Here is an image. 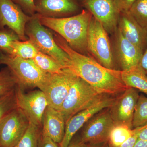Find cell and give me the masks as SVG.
Instances as JSON below:
<instances>
[{"label":"cell","mask_w":147,"mask_h":147,"mask_svg":"<svg viewBox=\"0 0 147 147\" xmlns=\"http://www.w3.org/2000/svg\"><path fill=\"white\" fill-rule=\"evenodd\" d=\"M58 45L67 53V68L102 94L117 96L127 87L121 78V71L107 68L97 61L72 49L60 36L54 34Z\"/></svg>","instance_id":"cell-1"},{"label":"cell","mask_w":147,"mask_h":147,"mask_svg":"<svg viewBox=\"0 0 147 147\" xmlns=\"http://www.w3.org/2000/svg\"><path fill=\"white\" fill-rule=\"evenodd\" d=\"M37 14L43 26L57 33L74 50L83 55L88 52L87 36L92 17L89 11L82 9L76 15L61 18H49Z\"/></svg>","instance_id":"cell-2"},{"label":"cell","mask_w":147,"mask_h":147,"mask_svg":"<svg viewBox=\"0 0 147 147\" xmlns=\"http://www.w3.org/2000/svg\"><path fill=\"white\" fill-rule=\"evenodd\" d=\"M25 33L40 52L50 56L67 68L69 61L68 55L57 44L52 32L40 23L37 13L27 23Z\"/></svg>","instance_id":"cell-3"},{"label":"cell","mask_w":147,"mask_h":147,"mask_svg":"<svg viewBox=\"0 0 147 147\" xmlns=\"http://www.w3.org/2000/svg\"><path fill=\"white\" fill-rule=\"evenodd\" d=\"M5 65L24 88H38L40 90L47 81L49 74L42 71L32 59H23L0 52V65Z\"/></svg>","instance_id":"cell-4"},{"label":"cell","mask_w":147,"mask_h":147,"mask_svg":"<svg viewBox=\"0 0 147 147\" xmlns=\"http://www.w3.org/2000/svg\"><path fill=\"white\" fill-rule=\"evenodd\" d=\"M105 95L98 92L90 84L76 75L60 110L65 123L76 113L88 108Z\"/></svg>","instance_id":"cell-5"},{"label":"cell","mask_w":147,"mask_h":147,"mask_svg":"<svg viewBox=\"0 0 147 147\" xmlns=\"http://www.w3.org/2000/svg\"><path fill=\"white\" fill-rule=\"evenodd\" d=\"M108 32L92 16L87 36V50L96 61L107 68L115 69V57Z\"/></svg>","instance_id":"cell-6"},{"label":"cell","mask_w":147,"mask_h":147,"mask_svg":"<svg viewBox=\"0 0 147 147\" xmlns=\"http://www.w3.org/2000/svg\"><path fill=\"white\" fill-rule=\"evenodd\" d=\"M26 114L16 107L0 121V147H13L24 136L28 127Z\"/></svg>","instance_id":"cell-7"},{"label":"cell","mask_w":147,"mask_h":147,"mask_svg":"<svg viewBox=\"0 0 147 147\" xmlns=\"http://www.w3.org/2000/svg\"><path fill=\"white\" fill-rule=\"evenodd\" d=\"M86 124L79 142L98 146L108 143L110 131L115 126L109 108L96 114Z\"/></svg>","instance_id":"cell-8"},{"label":"cell","mask_w":147,"mask_h":147,"mask_svg":"<svg viewBox=\"0 0 147 147\" xmlns=\"http://www.w3.org/2000/svg\"><path fill=\"white\" fill-rule=\"evenodd\" d=\"M75 76L67 68L61 73L48 74L47 81L40 90L45 94L49 106L60 110Z\"/></svg>","instance_id":"cell-9"},{"label":"cell","mask_w":147,"mask_h":147,"mask_svg":"<svg viewBox=\"0 0 147 147\" xmlns=\"http://www.w3.org/2000/svg\"><path fill=\"white\" fill-rule=\"evenodd\" d=\"M15 92L18 108L26 114L29 121L41 127L44 113L49 105L44 93L39 90L24 93L19 85Z\"/></svg>","instance_id":"cell-10"},{"label":"cell","mask_w":147,"mask_h":147,"mask_svg":"<svg viewBox=\"0 0 147 147\" xmlns=\"http://www.w3.org/2000/svg\"><path fill=\"white\" fill-rule=\"evenodd\" d=\"M80 4L100 22L108 33H115L121 13L115 0H82Z\"/></svg>","instance_id":"cell-11"},{"label":"cell","mask_w":147,"mask_h":147,"mask_svg":"<svg viewBox=\"0 0 147 147\" xmlns=\"http://www.w3.org/2000/svg\"><path fill=\"white\" fill-rule=\"evenodd\" d=\"M116 96L105 95L100 100L88 108L80 111L69 119L65 123V133L60 147H68L74 136L96 114L103 109L109 108Z\"/></svg>","instance_id":"cell-12"},{"label":"cell","mask_w":147,"mask_h":147,"mask_svg":"<svg viewBox=\"0 0 147 147\" xmlns=\"http://www.w3.org/2000/svg\"><path fill=\"white\" fill-rule=\"evenodd\" d=\"M139 95L138 90L127 87L124 92L116 96L109 108L115 125H125L133 128V116Z\"/></svg>","instance_id":"cell-13"},{"label":"cell","mask_w":147,"mask_h":147,"mask_svg":"<svg viewBox=\"0 0 147 147\" xmlns=\"http://www.w3.org/2000/svg\"><path fill=\"white\" fill-rule=\"evenodd\" d=\"M32 17L26 14L12 0H0V28L7 27L12 30L20 40H28L25 29Z\"/></svg>","instance_id":"cell-14"},{"label":"cell","mask_w":147,"mask_h":147,"mask_svg":"<svg viewBox=\"0 0 147 147\" xmlns=\"http://www.w3.org/2000/svg\"><path fill=\"white\" fill-rule=\"evenodd\" d=\"M34 4L36 13L49 18L69 17L82 11L77 0H34Z\"/></svg>","instance_id":"cell-15"},{"label":"cell","mask_w":147,"mask_h":147,"mask_svg":"<svg viewBox=\"0 0 147 147\" xmlns=\"http://www.w3.org/2000/svg\"><path fill=\"white\" fill-rule=\"evenodd\" d=\"M114 34L113 53L121 71L128 70L139 65L144 52L124 37L118 28Z\"/></svg>","instance_id":"cell-16"},{"label":"cell","mask_w":147,"mask_h":147,"mask_svg":"<svg viewBox=\"0 0 147 147\" xmlns=\"http://www.w3.org/2000/svg\"><path fill=\"white\" fill-rule=\"evenodd\" d=\"M117 28L124 37L144 52L147 46V33L129 11L121 12Z\"/></svg>","instance_id":"cell-17"},{"label":"cell","mask_w":147,"mask_h":147,"mask_svg":"<svg viewBox=\"0 0 147 147\" xmlns=\"http://www.w3.org/2000/svg\"><path fill=\"white\" fill-rule=\"evenodd\" d=\"M41 134L60 144L65 133V121L59 110L48 105L45 110L42 120Z\"/></svg>","instance_id":"cell-18"},{"label":"cell","mask_w":147,"mask_h":147,"mask_svg":"<svg viewBox=\"0 0 147 147\" xmlns=\"http://www.w3.org/2000/svg\"><path fill=\"white\" fill-rule=\"evenodd\" d=\"M121 78L127 87L134 88L147 95V75L139 65L121 71Z\"/></svg>","instance_id":"cell-19"},{"label":"cell","mask_w":147,"mask_h":147,"mask_svg":"<svg viewBox=\"0 0 147 147\" xmlns=\"http://www.w3.org/2000/svg\"><path fill=\"white\" fill-rule=\"evenodd\" d=\"M135 129L125 125H115L110 131L108 142L109 147H117L135 133Z\"/></svg>","instance_id":"cell-20"},{"label":"cell","mask_w":147,"mask_h":147,"mask_svg":"<svg viewBox=\"0 0 147 147\" xmlns=\"http://www.w3.org/2000/svg\"><path fill=\"white\" fill-rule=\"evenodd\" d=\"M11 53L10 55L27 59H34L39 52L29 39L25 41L19 40H14L11 42Z\"/></svg>","instance_id":"cell-21"},{"label":"cell","mask_w":147,"mask_h":147,"mask_svg":"<svg viewBox=\"0 0 147 147\" xmlns=\"http://www.w3.org/2000/svg\"><path fill=\"white\" fill-rule=\"evenodd\" d=\"M32 60L35 64L45 73H60L65 69L50 56L40 52Z\"/></svg>","instance_id":"cell-22"},{"label":"cell","mask_w":147,"mask_h":147,"mask_svg":"<svg viewBox=\"0 0 147 147\" xmlns=\"http://www.w3.org/2000/svg\"><path fill=\"white\" fill-rule=\"evenodd\" d=\"M40 128V127L29 121L26 131L13 147H39L41 135Z\"/></svg>","instance_id":"cell-23"},{"label":"cell","mask_w":147,"mask_h":147,"mask_svg":"<svg viewBox=\"0 0 147 147\" xmlns=\"http://www.w3.org/2000/svg\"><path fill=\"white\" fill-rule=\"evenodd\" d=\"M18 85V79L8 67L0 70V97L15 90Z\"/></svg>","instance_id":"cell-24"},{"label":"cell","mask_w":147,"mask_h":147,"mask_svg":"<svg viewBox=\"0 0 147 147\" xmlns=\"http://www.w3.org/2000/svg\"><path fill=\"white\" fill-rule=\"evenodd\" d=\"M129 11L147 33V0H136Z\"/></svg>","instance_id":"cell-25"},{"label":"cell","mask_w":147,"mask_h":147,"mask_svg":"<svg viewBox=\"0 0 147 147\" xmlns=\"http://www.w3.org/2000/svg\"><path fill=\"white\" fill-rule=\"evenodd\" d=\"M147 123V97L139 95L134 110L132 127L137 128Z\"/></svg>","instance_id":"cell-26"},{"label":"cell","mask_w":147,"mask_h":147,"mask_svg":"<svg viewBox=\"0 0 147 147\" xmlns=\"http://www.w3.org/2000/svg\"><path fill=\"white\" fill-rule=\"evenodd\" d=\"M19 40L17 34L12 30L7 28H0V52L11 54V45L14 40Z\"/></svg>","instance_id":"cell-27"},{"label":"cell","mask_w":147,"mask_h":147,"mask_svg":"<svg viewBox=\"0 0 147 147\" xmlns=\"http://www.w3.org/2000/svg\"><path fill=\"white\" fill-rule=\"evenodd\" d=\"M15 90L0 97V121L7 113L18 107Z\"/></svg>","instance_id":"cell-28"},{"label":"cell","mask_w":147,"mask_h":147,"mask_svg":"<svg viewBox=\"0 0 147 147\" xmlns=\"http://www.w3.org/2000/svg\"><path fill=\"white\" fill-rule=\"evenodd\" d=\"M19 6L27 15L32 16L36 13L34 4V0H12Z\"/></svg>","instance_id":"cell-29"},{"label":"cell","mask_w":147,"mask_h":147,"mask_svg":"<svg viewBox=\"0 0 147 147\" xmlns=\"http://www.w3.org/2000/svg\"><path fill=\"white\" fill-rule=\"evenodd\" d=\"M120 12L129 11L136 0H115Z\"/></svg>","instance_id":"cell-30"},{"label":"cell","mask_w":147,"mask_h":147,"mask_svg":"<svg viewBox=\"0 0 147 147\" xmlns=\"http://www.w3.org/2000/svg\"><path fill=\"white\" fill-rule=\"evenodd\" d=\"M39 147H60L58 146L57 143L47 136H44L42 134L40 140Z\"/></svg>","instance_id":"cell-31"},{"label":"cell","mask_w":147,"mask_h":147,"mask_svg":"<svg viewBox=\"0 0 147 147\" xmlns=\"http://www.w3.org/2000/svg\"><path fill=\"white\" fill-rule=\"evenodd\" d=\"M135 129V133L130 138H129L125 142L120 146L117 147H134L136 141L138 139V130L137 128Z\"/></svg>","instance_id":"cell-32"},{"label":"cell","mask_w":147,"mask_h":147,"mask_svg":"<svg viewBox=\"0 0 147 147\" xmlns=\"http://www.w3.org/2000/svg\"><path fill=\"white\" fill-rule=\"evenodd\" d=\"M138 139L147 141V123L144 126L137 127Z\"/></svg>","instance_id":"cell-33"},{"label":"cell","mask_w":147,"mask_h":147,"mask_svg":"<svg viewBox=\"0 0 147 147\" xmlns=\"http://www.w3.org/2000/svg\"><path fill=\"white\" fill-rule=\"evenodd\" d=\"M139 66L147 75V46L140 60Z\"/></svg>","instance_id":"cell-34"},{"label":"cell","mask_w":147,"mask_h":147,"mask_svg":"<svg viewBox=\"0 0 147 147\" xmlns=\"http://www.w3.org/2000/svg\"><path fill=\"white\" fill-rule=\"evenodd\" d=\"M98 146H93L91 145L87 144H84L82 142H78L75 144H72L68 146V147H98Z\"/></svg>","instance_id":"cell-35"},{"label":"cell","mask_w":147,"mask_h":147,"mask_svg":"<svg viewBox=\"0 0 147 147\" xmlns=\"http://www.w3.org/2000/svg\"><path fill=\"white\" fill-rule=\"evenodd\" d=\"M134 147H147V141L138 139Z\"/></svg>","instance_id":"cell-36"},{"label":"cell","mask_w":147,"mask_h":147,"mask_svg":"<svg viewBox=\"0 0 147 147\" xmlns=\"http://www.w3.org/2000/svg\"><path fill=\"white\" fill-rule=\"evenodd\" d=\"M105 147V146H100V147Z\"/></svg>","instance_id":"cell-37"}]
</instances>
